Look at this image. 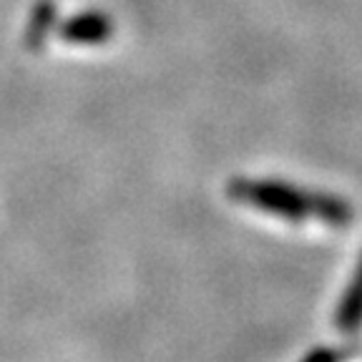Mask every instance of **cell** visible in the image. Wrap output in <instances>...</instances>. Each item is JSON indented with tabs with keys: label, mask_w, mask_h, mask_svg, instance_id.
Listing matches in <instances>:
<instances>
[{
	"label": "cell",
	"mask_w": 362,
	"mask_h": 362,
	"mask_svg": "<svg viewBox=\"0 0 362 362\" xmlns=\"http://www.w3.org/2000/svg\"><path fill=\"white\" fill-rule=\"evenodd\" d=\"M226 194L234 202L282 216L289 221L320 219L329 226H347L352 221V206L332 194L310 192L277 179H232Z\"/></svg>",
	"instance_id": "cell-1"
},
{
	"label": "cell",
	"mask_w": 362,
	"mask_h": 362,
	"mask_svg": "<svg viewBox=\"0 0 362 362\" xmlns=\"http://www.w3.org/2000/svg\"><path fill=\"white\" fill-rule=\"evenodd\" d=\"M342 352L337 350H329V347H320V350L310 352L302 362H342Z\"/></svg>",
	"instance_id": "cell-5"
},
{
	"label": "cell",
	"mask_w": 362,
	"mask_h": 362,
	"mask_svg": "<svg viewBox=\"0 0 362 362\" xmlns=\"http://www.w3.org/2000/svg\"><path fill=\"white\" fill-rule=\"evenodd\" d=\"M111 30L113 25L108 21V16H103V13H83V16H76L63 23L61 35L66 43L93 45L103 43L111 35Z\"/></svg>",
	"instance_id": "cell-2"
},
{
	"label": "cell",
	"mask_w": 362,
	"mask_h": 362,
	"mask_svg": "<svg viewBox=\"0 0 362 362\" xmlns=\"http://www.w3.org/2000/svg\"><path fill=\"white\" fill-rule=\"evenodd\" d=\"M334 325H337V329H342V332H355L362 325V257H360V264H357L355 274H352L350 287L345 289L342 300H339Z\"/></svg>",
	"instance_id": "cell-3"
},
{
	"label": "cell",
	"mask_w": 362,
	"mask_h": 362,
	"mask_svg": "<svg viewBox=\"0 0 362 362\" xmlns=\"http://www.w3.org/2000/svg\"><path fill=\"white\" fill-rule=\"evenodd\" d=\"M51 23H53V6L51 3H40V6L35 8L33 18H30L28 33H25L30 48H35L38 43H43L45 33H48V28H51Z\"/></svg>",
	"instance_id": "cell-4"
}]
</instances>
